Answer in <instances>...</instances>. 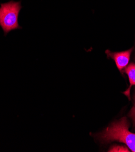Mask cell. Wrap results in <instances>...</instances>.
Here are the masks:
<instances>
[{
    "mask_svg": "<svg viewBox=\"0 0 135 152\" xmlns=\"http://www.w3.org/2000/svg\"><path fill=\"white\" fill-rule=\"evenodd\" d=\"M130 123L126 117L113 123L103 130L99 138L103 142L118 141L126 144L131 151L135 152V133L128 130Z\"/></svg>",
    "mask_w": 135,
    "mask_h": 152,
    "instance_id": "1",
    "label": "cell"
},
{
    "mask_svg": "<svg viewBox=\"0 0 135 152\" xmlns=\"http://www.w3.org/2000/svg\"><path fill=\"white\" fill-rule=\"evenodd\" d=\"M21 9L20 2L10 1L0 4V26L5 35L12 30L21 28L18 21Z\"/></svg>",
    "mask_w": 135,
    "mask_h": 152,
    "instance_id": "2",
    "label": "cell"
},
{
    "mask_svg": "<svg viewBox=\"0 0 135 152\" xmlns=\"http://www.w3.org/2000/svg\"><path fill=\"white\" fill-rule=\"evenodd\" d=\"M133 49L131 48L127 50L119 52H113L110 50H107L105 53L108 58H111L114 61L118 70L123 74L124 70L129 63Z\"/></svg>",
    "mask_w": 135,
    "mask_h": 152,
    "instance_id": "3",
    "label": "cell"
},
{
    "mask_svg": "<svg viewBox=\"0 0 135 152\" xmlns=\"http://www.w3.org/2000/svg\"><path fill=\"white\" fill-rule=\"evenodd\" d=\"M124 72L127 75L130 81V86L123 94L127 96L129 100H130V90L132 86H135V64L130 63L128 66L125 68Z\"/></svg>",
    "mask_w": 135,
    "mask_h": 152,
    "instance_id": "4",
    "label": "cell"
},
{
    "mask_svg": "<svg viewBox=\"0 0 135 152\" xmlns=\"http://www.w3.org/2000/svg\"><path fill=\"white\" fill-rule=\"evenodd\" d=\"M108 151H126L128 152L129 149L124 146L121 145H114L110 148Z\"/></svg>",
    "mask_w": 135,
    "mask_h": 152,
    "instance_id": "5",
    "label": "cell"
},
{
    "mask_svg": "<svg viewBox=\"0 0 135 152\" xmlns=\"http://www.w3.org/2000/svg\"><path fill=\"white\" fill-rule=\"evenodd\" d=\"M130 118L132 119L133 123V128L135 129V91L134 94V105L133 108L131 109L129 114Z\"/></svg>",
    "mask_w": 135,
    "mask_h": 152,
    "instance_id": "6",
    "label": "cell"
},
{
    "mask_svg": "<svg viewBox=\"0 0 135 152\" xmlns=\"http://www.w3.org/2000/svg\"><path fill=\"white\" fill-rule=\"evenodd\" d=\"M134 60H135V55H134Z\"/></svg>",
    "mask_w": 135,
    "mask_h": 152,
    "instance_id": "7",
    "label": "cell"
}]
</instances>
